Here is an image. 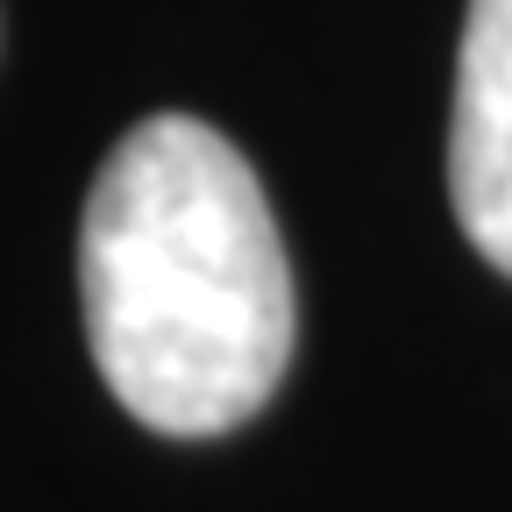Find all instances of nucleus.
<instances>
[{"mask_svg":"<svg viewBox=\"0 0 512 512\" xmlns=\"http://www.w3.org/2000/svg\"><path fill=\"white\" fill-rule=\"evenodd\" d=\"M79 306L107 392L200 441L264 413L292 363V264L242 150L150 114L107 150L79 221Z\"/></svg>","mask_w":512,"mask_h":512,"instance_id":"nucleus-1","label":"nucleus"},{"mask_svg":"<svg viewBox=\"0 0 512 512\" xmlns=\"http://www.w3.org/2000/svg\"><path fill=\"white\" fill-rule=\"evenodd\" d=\"M448 200L484 264L512 278V0H470L448 114Z\"/></svg>","mask_w":512,"mask_h":512,"instance_id":"nucleus-2","label":"nucleus"}]
</instances>
